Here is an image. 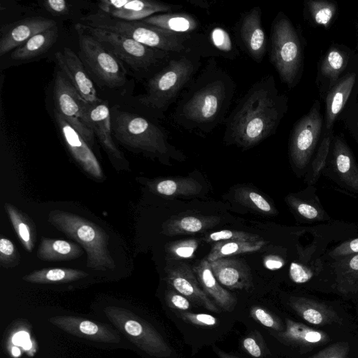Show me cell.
Wrapping results in <instances>:
<instances>
[{
	"label": "cell",
	"instance_id": "obj_45",
	"mask_svg": "<svg viewBox=\"0 0 358 358\" xmlns=\"http://www.w3.org/2000/svg\"><path fill=\"white\" fill-rule=\"evenodd\" d=\"M18 254L11 241L6 238L0 239V260L3 266H13L17 264Z\"/></svg>",
	"mask_w": 358,
	"mask_h": 358
},
{
	"label": "cell",
	"instance_id": "obj_24",
	"mask_svg": "<svg viewBox=\"0 0 358 358\" xmlns=\"http://www.w3.org/2000/svg\"><path fill=\"white\" fill-rule=\"evenodd\" d=\"M217 280L231 289H248L252 286L250 268L243 261L224 257L210 262Z\"/></svg>",
	"mask_w": 358,
	"mask_h": 358
},
{
	"label": "cell",
	"instance_id": "obj_56",
	"mask_svg": "<svg viewBox=\"0 0 358 358\" xmlns=\"http://www.w3.org/2000/svg\"><path fill=\"white\" fill-rule=\"evenodd\" d=\"M213 348L214 351L216 352V354L220 358H237L231 355L226 353L225 352L222 351V350L219 349L217 347L213 346Z\"/></svg>",
	"mask_w": 358,
	"mask_h": 358
},
{
	"label": "cell",
	"instance_id": "obj_19",
	"mask_svg": "<svg viewBox=\"0 0 358 358\" xmlns=\"http://www.w3.org/2000/svg\"><path fill=\"white\" fill-rule=\"evenodd\" d=\"M322 174L341 188L358 194V166L347 145L340 140L334 144L331 165Z\"/></svg>",
	"mask_w": 358,
	"mask_h": 358
},
{
	"label": "cell",
	"instance_id": "obj_34",
	"mask_svg": "<svg viewBox=\"0 0 358 358\" xmlns=\"http://www.w3.org/2000/svg\"><path fill=\"white\" fill-rule=\"evenodd\" d=\"M83 271L66 268H43L23 277L26 281L37 283L69 282L86 277Z\"/></svg>",
	"mask_w": 358,
	"mask_h": 358
},
{
	"label": "cell",
	"instance_id": "obj_54",
	"mask_svg": "<svg viewBox=\"0 0 358 358\" xmlns=\"http://www.w3.org/2000/svg\"><path fill=\"white\" fill-rule=\"evenodd\" d=\"M28 340H29V335L26 331H20L12 338L13 343L15 345H22Z\"/></svg>",
	"mask_w": 358,
	"mask_h": 358
},
{
	"label": "cell",
	"instance_id": "obj_18",
	"mask_svg": "<svg viewBox=\"0 0 358 358\" xmlns=\"http://www.w3.org/2000/svg\"><path fill=\"white\" fill-rule=\"evenodd\" d=\"M57 22L49 18L32 17L3 26L1 29L0 55L21 46L34 35L54 27Z\"/></svg>",
	"mask_w": 358,
	"mask_h": 358
},
{
	"label": "cell",
	"instance_id": "obj_6",
	"mask_svg": "<svg viewBox=\"0 0 358 358\" xmlns=\"http://www.w3.org/2000/svg\"><path fill=\"white\" fill-rule=\"evenodd\" d=\"M111 127L115 137L130 149L159 158L178 156L165 129L147 117L116 110Z\"/></svg>",
	"mask_w": 358,
	"mask_h": 358
},
{
	"label": "cell",
	"instance_id": "obj_57",
	"mask_svg": "<svg viewBox=\"0 0 358 358\" xmlns=\"http://www.w3.org/2000/svg\"><path fill=\"white\" fill-rule=\"evenodd\" d=\"M20 353H21L20 350V349L18 348L13 347L12 348V354H13V356L18 357V356L20 355Z\"/></svg>",
	"mask_w": 358,
	"mask_h": 358
},
{
	"label": "cell",
	"instance_id": "obj_48",
	"mask_svg": "<svg viewBox=\"0 0 358 358\" xmlns=\"http://www.w3.org/2000/svg\"><path fill=\"white\" fill-rule=\"evenodd\" d=\"M315 8L314 17L316 22L324 25L328 24L332 17L334 8L324 3H317Z\"/></svg>",
	"mask_w": 358,
	"mask_h": 358
},
{
	"label": "cell",
	"instance_id": "obj_43",
	"mask_svg": "<svg viewBox=\"0 0 358 358\" xmlns=\"http://www.w3.org/2000/svg\"><path fill=\"white\" fill-rule=\"evenodd\" d=\"M176 315L183 321L199 327H213L217 322V318L206 313H194L188 311L176 312Z\"/></svg>",
	"mask_w": 358,
	"mask_h": 358
},
{
	"label": "cell",
	"instance_id": "obj_13",
	"mask_svg": "<svg viewBox=\"0 0 358 358\" xmlns=\"http://www.w3.org/2000/svg\"><path fill=\"white\" fill-rule=\"evenodd\" d=\"M322 127L319 112L313 109L295 126L289 144L292 164L299 175L305 176L317 145Z\"/></svg>",
	"mask_w": 358,
	"mask_h": 358
},
{
	"label": "cell",
	"instance_id": "obj_11",
	"mask_svg": "<svg viewBox=\"0 0 358 358\" xmlns=\"http://www.w3.org/2000/svg\"><path fill=\"white\" fill-rule=\"evenodd\" d=\"M287 304L306 322L325 330H336L352 324L351 317L339 303L300 294L289 295Z\"/></svg>",
	"mask_w": 358,
	"mask_h": 358
},
{
	"label": "cell",
	"instance_id": "obj_41",
	"mask_svg": "<svg viewBox=\"0 0 358 358\" xmlns=\"http://www.w3.org/2000/svg\"><path fill=\"white\" fill-rule=\"evenodd\" d=\"M250 315L255 320L273 331H282L285 328L280 318L261 306H252L250 309Z\"/></svg>",
	"mask_w": 358,
	"mask_h": 358
},
{
	"label": "cell",
	"instance_id": "obj_26",
	"mask_svg": "<svg viewBox=\"0 0 358 358\" xmlns=\"http://www.w3.org/2000/svg\"><path fill=\"white\" fill-rule=\"evenodd\" d=\"M194 272L202 289L217 306L228 312L234 309L237 303L236 299L220 285L206 259L194 268Z\"/></svg>",
	"mask_w": 358,
	"mask_h": 358
},
{
	"label": "cell",
	"instance_id": "obj_5",
	"mask_svg": "<svg viewBox=\"0 0 358 358\" xmlns=\"http://www.w3.org/2000/svg\"><path fill=\"white\" fill-rule=\"evenodd\" d=\"M83 24L115 32L146 46L174 54L191 50L192 37L189 34L176 33L148 24L141 21H126L113 17L101 10L81 19Z\"/></svg>",
	"mask_w": 358,
	"mask_h": 358
},
{
	"label": "cell",
	"instance_id": "obj_33",
	"mask_svg": "<svg viewBox=\"0 0 358 358\" xmlns=\"http://www.w3.org/2000/svg\"><path fill=\"white\" fill-rule=\"evenodd\" d=\"M4 208L22 245L27 252H31L35 243V231L32 223L12 204L6 203Z\"/></svg>",
	"mask_w": 358,
	"mask_h": 358
},
{
	"label": "cell",
	"instance_id": "obj_39",
	"mask_svg": "<svg viewBox=\"0 0 358 358\" xmlns=\"http://www.w3.org/2000/svg\"><path fill=\"white\" fill-rule=\"evenodd\" d=\"M203 240L207 243H214L224 241H261V237L245 231L223 229L206 235Z\"/></svg>",
	"mask_w": 358,
	"mask_h": 358
},
{
	"label": "cell",
	"instance_id": "obj_14",
	"mask_svg": "<svg viewBox=\"0 0 358 358\" xmlns=\"http://www.w3.org/2000/svg\"><path fill=\"white\" fill-rule=\"evenodd\" d=\"M99 10L113 17L126 21H141L155 14L171 13L181 8L153 0H102Z\"/></svg>",
	"mask_w": 358,
	"mask_h": 358
},
{
	"label": "cell",
	"instance_id": "obj_40",
	"mask_svg": "<svg viewBox=\"0 0 358 358\" xmlns=\"http://www.w3.org/2000/svg\"><path fill=\"white\" fill-rule=\"evenodd\" d=\"M358 254V236L343 241L330 248L324 258L329 262L336 261Z\"/></svg>",
	"mask_w": 358,
	"mask_h": 358
},
{
	"label": "cell",
	"instance_id": "obj_32",
	"mask_svg": "<svg viewBox=\"0 0 358 358\" xmlns=\"http://www.w3.org/2000/svg\"><path fill=\"white\" fill-rule=\"evenodd\" d=\"M265 243L262 240L258 241H224L217 242L213 244L206 259L211 262L231 255L256 252L259 250Z\"/></svg>",
	"mask_w": 358,
	"mask_h": 358
},
{
	"label": "cell",
	"instance_id": "obj_23",
	"mask_svg": "<svg viewBox=\"0 0 358 358\" xmlns=\"http://www.w3.org/2000/svg\"><path fill=\"white\" fill-rule=\"evenodd\" d=\"M329 262L334 294L358 306V254Z\"/></svg>",
	"mask_w": 358,
	"mask_h": 358
},
{
	"label": "cell",
	"instance_id": "obj_31",
	"mask_svg": "<svg viewBox=\"0 0 358 358\" xmlns=\"http://www.w3.org/2000/svg\"><path fill=\"white\" fill-rule=\"evenodd\" d=\"M154 192L168 196L196 195L201 192L202 185L191 178H177L160 180L151 186Z\"/></svg>",
	"mask_w": 358,
	"mask_h": 358
},
{
	"label": "cell",
	"instance_id": "obj_36",
	"mask_svg": "<svg viewBox=\"0 0 358 358\" xmlns=\"http://www.w3.org/2000/svg\"><path fill=\"white\" fill-rule=\"evenodd\" d=\"M236 200L243 205L265 215L277 213L274 207L260 194L250 189H240L236 193Z\"/></svg>",
	"mask_w": 358,
	"mask_h": 358
},
{
	"label": "cell",
	"instance_id": "obj_1",
	"mask_svg": "<svg viewBox=\"0 0 358 358\" xmlns=\"http://www.w3.org/2000/svg\"><path fill=\"white\" fill-rule=\"evenodd\" d=\"M235 89L233 78L211 59L180 95L174 122L189 131H212L224 123Z\"/></svg>",
	"mask_w": 358,
	"mask_h": 358
},
{
	"label": "cell",
	"instance_id": "obj_44",
	"mask_svg": "<svg viewBox=\"0 0 358 358\" xmlns=\"http://www.w3.org/2000/svg\"><path fill=\"white\" fill-rule=\"evenodd\" d=\"M350 345L346 341H339L322 349L308 358H349Z\"/></svg>",
	"mask_w": 358,
	"mask_h": 358
},
{
	"label": "cell",
	"instance_id": "obj_2",
	"mask_svg": "<svg viewBox=\"0 0 358 358\" xmlns=\"http://www.w3.org/2000/svg\"><path fill=\"white\" fill-rule=\"evenodd\" d=\"M287 109L273 76L255 83L227 117L224 141L243 149L250 148L273 134Z\"/></svg>",
	"mask_w": 358,
	"mask_h": 358
},
{
	"label": "cell",
	"instance_id": "obj_3",
	"mask_svg": "<svg viewBox=\"0 0 358 358\" xmlns=\"http://www.w3.org/2000/svg\"><path fill=\"white\" fill-rule=\"evenodd\" d=\"M310 241L305 245L299 242L294 259L303 272L305 284L310 292L334 294L331 266L324 255L332 243L356 237L358 227L352 223L331 220L315 226L306 227Z\"/></svg>",
	"mask_w": 358,
	"mask_h": 358
},
{
	"label": "cell",
	"instance_id": "obj_49",
	"mask_svg": "<svg viewBox=\"0 0 358 358\" xmlns=\"http://www.w3.org/2000/svg\"><path fill=\"white\" fill-rule=\"evenodd\" d=\"M43 7L54 15H63L68 13L70 6L64 0H48L43 2Z\"/></svg>",
	"mask_w": 358,
	"mask_h": 358
},
{
	"label": "cell",
	"instance_id": "obj_4",
	"mask_svg": "<svg viewBox=\"0 0 358 358\" xmlns=\"http://www.w3.org/2000/svg\"><path fill=\"white\" fill-rule=\"evenodd\" d=\"M201 57L195 53L174 55L149 79L139 103L157 115H163L194 78L201 66Z\"/></svg>",
	"mask_w": 358,
	"mask_h": 358
},
{
	"label": "cell",
	"instance_id": "obj_8",
	"mask_svg": "<svg viewBox=\"0 0 358 358\" xmlns=\"http://www.w3.org/2000/svg\"><path fill=\"white\" fill-rule=\"evenodd\" d=\"M78 25L101 43L117 59L124 62L134 71L154 76L176 55L146 46L121 34L93 27L83 23Z\"/></svg>",
	"mask_w": 358,
	"mask_h": 358
},
{
	"label": "cell",
	"instance_id": "obj_28",
	"mask_svg": "<svg viewBox=\"0 0 358 358\" xmlns=\"http://www.w3.org/2000/svg\"><path fill=\"white\" fill-rule=\"evenodd\" d=\"M82 253L81 248L74 243L43 237L36 255L43 261L60 262L75 259Z\"/></svg>",
	"mask_w": 358,
	"mask_h": 358
},
{
	"label": "cell",
	"instance_id": "obj_7",
	"mask_svg": "<svg viewBox=\"0 0 358 358\" xmlns=\"http://www.w3.org/2000/svg\"><path fill=\"white\" fill-rule=\"evenodd\" d=\"M48 221L83 247L88 268L106 271L115 267L108 248L109 236L101 227L80 215L59 210L51 211Z\"/></svg>",
	"mask_w": 358,
	"mask_h": 358
},
{
	"label": "cell",
	"instance_id": "obj_37",
	"mask_svg": "<svg viewBox=\"0 0 358 358\" xmlns=\"http://www.w3.org/2000/svg\"><path fill=\"white\" fill-rule=\"evenodd\" d=\"M208 39L210 46L213 45L216 50L221 52V56L234 59L238 55L231 36L224 28L218 26L212 28L208 34Z\"/></svg>",
	"mask_w": 358,
	"mask_h": 358
},
{
	"label": "cell",
	"instance_id": "obj_51",
	"mask_svg": "<svg viewBox=\"0 0 358 358\" xmlns=\"http://www.w3.org/2000/svg\"><path fill=\"white\" fill-rule=\"evenodd\" d=\"M328 62L333 69L338 70L342 67L343 59L338 52L334 50L329 53Z\"/></svg>",
	"mask_w": 358,
	"mask_h": 358
},
{
	"label": "cell",
	"instance_id": "obj_20",
	"mask_svg": "<svg viewBox=\"0 0 358 358\" xmlns=\"http://www.w3.org/2000/svg\"><path fill=\"white\" fill-rule=\"evenodd\" d=\"M166 280L175 291L190 301L209 311L220 312L217 306L202 289L194 272L187 264H180L171 268L167 273Z\"/></svg>",
	"mask_w": 358,
	"mask_h": 358
},
{
	"label": "cell",
	"instance_id": "obj_12",
	"mask_svg": "<svg viewBox=\"0 0 358 358\" xmlns=\"http://www.w3.org/2000/svg\"><path fill=\"white\" fill-rule=\"evenodd\" d=\"M53 96L55 109L84 138L93 146L94 134L87 116L90 106L80 96L62 72L58 71L55 79Z\"/></svg>",
	"mask_w": 358,
	"mask_h": 358
},
{
	"label": "cell",
	"instance_id": "obj_17",
	"mask_svg": "<svg viewBox=\"0 0 358 358\" xmlns=\"http://www.w3.org/2000/svg\"><path fill=\"white\" fill-rule=\"evenodd\" d=\"M54 115L62 138L73 159L90 176L101 179L103 171L101 165L89 145L56 110Z\"/></svg>",
	"mask_w": 358,
	"mask_h": 358
},
{
	"label": "cell",
	"instance_id": "obj_52",
	"mask_svg": "<svg viewBox=\"0 0 358 358\" xmlns=\"http://www.w3.org/2000/svg\"><path fill=\"white\" fill-rule=\"evenodd\" d=\"M124 329L129 334L134 336H140L143 332L142 325L135 320L127 321L125 323Z\"/></svg>",
	"mask_w": 358,
	"mask_h": 358
},
{
	"label": "cell",
	"instance_id": "obj_16",
	"mask_svg": "<svg viewBox=\"0 0 358 358\" xmlns=\"http://www.w3.org/2000/svg\"><path fill=\"white\" fill-rule=\"evenodd\" d=\"M55 59L62 72L88 105L96 106L101 103L82 61L71 48L65 47L63 51L57 52Z\"/></svg>",
	"mask_w": 358,
	"mask_h": 358
},
{
	"label": "cell",
	"instance_id": "obj_9",
	"mask_svg": "<svg viewBox=\"0 0 358 358\" xmlns=\"http://www.w3.org/2000/svg\"><path fill=\"white\" fill-rule=\"evenodd\" d=\"M269 58L281 80L289 87L294 85L301 63V48L298 34L282 13L272 22Z\"/></svg>",
	"mask_w": 358,
	"mask_h": 358
},
{
	"label": "cell",
	"instance_id": "obj_42",
	"mask_svg": "<svg viewBox=\"0 0 358 358\" xmlns=\"http://www.w3.org/2000/svg\"><path fill=\"white\" fill-rule=\"evenodd\" d=\"M198 245L194 239L178 241L170 245L168 251L174 259H189L194 256Z\"/></svg>",
	"mask_w": 358,
	"mask_h": 358
},
{
	"label": "cell",
	"instance_id": "obj_10",
	"mask_svg": "<svg viewBox=\"0 0 358 358\" xmlns=\"http://www.w3.org/2000/svg\"><path fill=\"white\" fill-rule=\"evenodd\" d=\"M75 29L78 38V57L86 69L107 87L113 89L123 85L125 71L117 59L78 24Z\"/></svg>",
	"mask_w": 358,
	"mask_h": 358
},
{
	"label": "cell",
	"instance_id": "obj_22",
	"mask_svg": "<svg viewBox=\"0 0 358 358\" xmlns=\"http://www.w3.org/2000/svg\"><path fill=\"white\" fill-rule=\"evenodd\" d=\"M87 116L94 134L98 138L110 159L117 165L127 164L124 154L113 141L111 117L107 103L90 106L87 110Z\"/></svg>",
	"mask_w": 358,
	"mask_h": 358
},
{
	"label": "cell",
	"instance_id": "obj_30",
	"mask_svg": "<svg viewBox=\"0 0 358 358\" xmlns=\"http://www.w3.org/2000/svg\"><path fill=\"white\" fill-rule=\"evenodd\" d=\"M58 35L57 26L38 33L15 49L11 52L10 58L14 60H27L38 57L53 45Z\"/></svg>",
	"mask_w": 358,
	"mask_h": 358
},
{
	"label": "cell",
	"instance_id": "obj_47",
	"mask_svg": "<svg viewBox=\"0 0 358 358\" xmlns=\"http://www.w3.org/2000/svg\"><path fill=\"white\" fill-rule=\"evenodd\" d=\"M167 302L172 308L180 311H186L190 308V301L175 290L168 293Z\"/></svg>",
	"mask_w": 358,
	"mask_h": 358
},
{
	"label": "cell",
	"instance_id": "obj_53",
	"mask_svg": "<svg viewBox=\"0 0 358 358\" xmlns=\"http://www.w3.org/2000/svg\"><path fill=\"white\" fill-rule=\"evenodd\" d=\"M79 328L83 333L89 335L94 334L99 330L97 325L90 321L82 322L80 324Z\"/></svg>",
	"mask_w": 358,
	"mask_h": 358
},
{
	"label": "cell",
	"instance_id": "obj_50",
	"mask_svg": "<svg viewBox=\"0 0 358 358\" xmlns=\"http://www.w3.org/2000/svg\"><path fill=\"white\" fill-rule=\"evenodd\" d=\"M263 263L267 269L276 271L285 266L286 259L278 255H269L264 258Z\"/></svg>",
	"mask_w": 358,
	"mask_h": 358
},
{
	"label": "cell",
	"instance_id": "obj_55",
	"mask_svg": "<svg viewBox=\"0 0 358 358\" xmlns=\"http://www.w3.org/2000/svg\"><path fill=\"white\" fill-rule=\"evenodd\" d=\"M191 4L200 7L204 9H208L210 8V3L207 1L203 0H188Z\"/></svg>",
	"mask_w": 358,
	"mask_h": 358
},
{
	"label": "cell",
	"instance_id": "obj_58",
	"mask_svg": "<svg viewBox=\"0 0 358 358\" xmlns=\"http://www.w3.org/2000/svg\"><path fill=\"white\" fill-rule=\"evenodd\" d=\"M22 346L23 347V348L24 350H29V349H30L31 348L32 343L30 341V340H28Z\"/></svg>",
	"mask_w": 358,
	"mask_h": 358
},
{
	"label": "cell",
	"instance_id": "obj_29",
	"mask_svg": "<svg viewBox=\"0 0 358 358\" xmlns=\"http://www.w3.org/2000/svg\"><path fill=\"white\" fill-rule=\"evenodd\" d=\"M217 216L186 215L166 222L162 231L168 236L202 232L220 222Z\"/></svg>",
	"mask_w": 358,
	"mask_h": 358
},
{
	"label": "cell",
	"instance_id": "obj_38",
	"mask_svg": "<svg viewBox=\"0 0 358 358\" xmlns=\"http://www.w3.org/2000/svg\"><path fill=\"white\" fill-rule=\"evenodd\" d=\"M355 76L346 78L336 89L329 106L328 124L332 123L336 115L341 111L354 85Z\"/></svg>",
	"mask_w": 358,
	"mask_h": 358
},
{
	"label": "cell",
	"instance_id": "obj_25",
	"mask_svg": "<svg viewBox=\"0 0 358 358\" xmlns=\"http://www.w3.org/2000/svg\"><path fill=\"white\" fill-rule=\"evenodd\" d=\"M316 191L314 185H309L302 192L286 197L292 210L306 223H325L332 220L322 206Z\"/></svg>",
	"mask_w": 358,
	"mask_h": 358
},
{
	"label": "cell",
	"instance_id": "obj_46",
	"mask_svg": "<svg viewBox=\"0 0 358 358\" xmlns=\"http://www.w3.org/2000/svg\"><path fill=\"white\" fill-rule=\"evenodd\" d=\"M244 350L254 358H262L264 355V348L254 336H245L241 341Z\"/></svg>",
	"mask_w": 358,
	"mask_h": 358
},
{
	"label": "cell",
	"instance_id": "obj_35",
	"mask_svg": "<svg viewBox=\"0 0 358 358\" xmlns=\"http://www.w3.org/2000/svg\"><path fill=\"white\" fill-rule=\"evenodd\" d=\"M331 139L329 136L321 141L317 150L313 157L304 176V181L309 185H315L322 174L328 159Z\"/></svg>",
	"mask_w": 358,
	"mask_h": 358
},
{
	"label": "cell",
	"instance_id": "obj_21",
	"mask_svg": "<svg viewBox=\"0 0 358 358\" xmlns=\"http://www.w3.org/2000/svg\"><path fill=\"white\" fill-rule=\"evenodd\" d=\"M283 331L271 334L282 343L298 348L302 351H311L331 342L332 337L327 331L311 328L289 318L285 319Z\"/></svg>",
	"mask_w": 358,
	"mask_h": 358
},
{
	"label": "cell",
	"instance_id": "obj_15",
	"mask_svg": "<svg viewBox=\"0 0 358 358\" xmlns=\"http://www.w3.org/2000/svg\"><path fill=\"white\" fill-rule=\"evenodd\" d=\"M235 34L243 50L255 62H261L267 50V39L259 6L253 7L243 14L236 24Z\"/></svg>",
	"mask_w": 358,
	"mask_h": 358
},
{
	"label": "cell",
	"instance_id": "obj_27",
	"mask_svg": "<svg viewBox=\"0 0 358 358\" xmlns=\"http://www.w3.org/2000/svg\"><path fill=\"white\" fill-rule=\"evenodd\" d=\"M141 22L166 31L182 34H193L200 25L196 17L185 13L155 14Z\"/></svg>",
	"mask_w": 358,
	"mask_h": 358
}]
</instances>
